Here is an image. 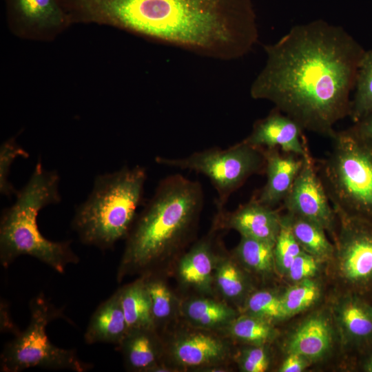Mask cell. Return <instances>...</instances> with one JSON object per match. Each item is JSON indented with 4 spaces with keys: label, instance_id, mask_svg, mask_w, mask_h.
I'll return each mask as SVG.
<instances>
[{
    "label": "cell",
    "instance_id": "22",
    "mask_svg": "<svg viewBox=\"0 0 372 372\" xmlns=\"http://www.w3.org/2000/svg\"><path fill=\"white\" fill-rule=\"evenodd\" d=\"M215 257L210 242L203 240L195 245L180 260L178 272L186 284L203 286L211 278Z\"/></svg>",
    "mask_w": 372,
    "mask_h": 372
},
{
    "label": "cell",
    "instance_id": "18",
    "mask_svg": "<svg viewBox=\"0 0 372 372\" xmlns=\"http://www.w3.org/2000/svg\"><path fill=\"white\" fill-rule=\"evenodd\" d=\"M173 353L180 364L198 366L223 360L227 353V347L220 338L199 332L179 339L174 347Z\"/></svg>",
    "mask_w": 372,
    "mask_h": 372
},
{
    "label": "cell",
    "instance_id": "24",
    "mask_svg": "<svg viewBox=\"0 0 372 372\" xmlns=\"http://www.w3.org/2000/svg\"><path fill=\"white\" fill-rule=\"evenodd\" d=\"M354 88L349 116L355 123L372 112V50L360 59Z\"/></svg>",
    "mask_w": 372,
    "mask_h": 372
},
{
    "label": "cell",
    "instance_id": "32",
    "mask_svg": "<svg viewBox=\"0 0 372 372\" xmlns=\"http://www.w3.org/2000/svg\"><path fill=\"white\" fill-rule=\"evenodd\" d=\"M149 295L154 327L158 322L167 319L172 311V296L163 281L152 278L150 274L143 275Z\"/></svg>",
    "mask_w": 372,
    "mask_h": 372
},
{
    "label": "cell",
    "instance_id": "15",
    "mask_svg": "<svg viewBox=\"0 0 372 372\" xmlns=\"http://www.w3.org/2000/svg\"><path fill=\"white\" fill-rule=\"evenodd\" d=\"M333 344V329L327 316L313 314L304 320L287 341V353H296L311 362L326 356Z\"/></svg>",
    "mask_w": 372,
    "mask_h": 372
},
{
    "label": "cell",
    "instance_id": "9",
    "mask_svg": "<svg viewBox=\"0 0 372 372\" xmlns=\"http://www.w3.org/2000/svg\"><path fill=\"white\" fill-rule=\"evenodd\" d=\"M338 218L333 255L338 273L353 293H372V225Z\"/></svg>",
    "mask_w": 372,
    "mask_h": 372
},
{
    "label": "cell",
    "instance_id": "20",
    "mask_svg": "<svg viewBox=\"0 0 372 372\" xmlns=\"http://www.w3.org/2000/svg\"><path fill=\"white\" fill-rule=\"evenodd\" d=\"M118 291L129 331L154 329L151 300L144 277L141 276Z\"/></svg>",
    "mask_w": 372,
    "mask_h": 372
},
{
    "label": "cell",
    "instance_id": "19",
    "mask_svg": "<svg viewBox=\"0 0 372 372\" xmlns=\"http://www.w3.org/2000/svg\"><path fill=\"white\" fill-rule=\"evenodd\" d=\"M119 346L128 369L147 371L158 366L160 348L154 329L129 331Z\"/></svg>",
    "mask_w": 372,
    "mask_h": 372
},
{
    "label": "cell",
    "instance_id": "7",
    "mask_svg": "<svg viewBox=\"0 0 372 372\" xmlns=\"http://www.w3.org/2000/svg\"><path fill=\"white\" fill-rule=\"evenodd\" d=\"M30 318L26 329L8 342L1 355V371L19 372L41 367L85 372L92 364L82 361L75 351L54 345L46 333L48 324L63 318L61 310L55 307L42 293L30 303Z\"/></svg>",
    "mask_w": 372,
    "mask_h": 372
},
{
    "label": "cell",
    "instance_id": "6",
    "mask_svg": "<svg viewBox=\"0 0 372 372\" xmlns=\"http://www.w3.org/2000/svg\"><path fill=\"white\" fill-rule=\"evenodd\" d=\"M317 170L338 217L372 225V141L353 126L335 131Z\"/></svg>",
    "mask_w": 372,
    "mask_h": 372
},
{
    "label": "cell",
    "instance_id": "27",
    "mask_svg": "<svg viewBox=\"0 0 372 372\" xmlns=\"http://www.w3.org/2000/svg\"><path fill=\"white\" fill-rule=\"evenodd\" d=\"M320 288L313 278L303 280L291 286L281 295L287 318L304 311L319 299Z\"/></svg>",
    "mask_w": 372,
    "mask_h": 372
},
{
    "label": "cell",
    "instance_id": "36",
    "mask_svg": "<svg viewBox=\"0 0 372 372\" xmlns=\"http://www.w3.org/2000/svg\"><path fill=\"white\" fill-rule=\"evenodd\" d=\"M353 127L360 135L372 141V112L355 123Z\"/></svg>",
    "mask_w": 372,
    "mask_h": 372
},
{
    "label": "cell",
    "instance_id": "13",
    "mask_svg": "<svg viewBox=\"0 0 372 372\" xmlns=\"http://www.w3.org/2000/svg\"><path fill=\"white\" fill-rule=\"evenodd\" d=\"M304 130L293 119L274 108L265 118L256 121L243 141L260 148L278 147L302 158L310 156L302 137Z\"/></svg>",
    "mask_w": 372,
    "mask_h": 372
},
{
    "label": "cell",
    "instance_id": "16",
    "mask_svg": "<svg viewBox=\"0 0 372 372\" xmlns=\"http://www.w3.org/2000/svg\"><path fill=\"white\" fill-rule=\"evenodd\" d=\"M342 338L357 344L372 342V305L355 293L343 297L334 308Z\"/></svg>",
    "mask_w": 372,
    "mask_h": 372
},
{
    "label": "cell",
    "instance_id": "26",
    "mask_svg": "<svg viewBox=\"0 0 372 372\" xmlns=\"http://www.w3.org/2000/svg\"><path fill=\"white\" fill-rule=\"evenodd\" d=\"M229 331L235 338L251 345H265L276 334L271 322L249 314L234 319Z\"/></svg>",
    "mask_w": 372,
    "mask_h": 372
},
{
    "label": "cell",
    "instance_id": "21",
    "mask_svg": "<svg viewBox=\"0 0 372 372\" xmlns=\"http://www.w3.org/2000/svg\"><path fill=\"white\" fill-rule=\"evenodd\" d=\"M291 231L302 251L325 261L333 258L335 246L328 240L326 230L308 219L286 213Z\"/></svg>",
    "mask_w": 372,
    "mask_h": 372
},
{
    "label": "cell",
    "instance_id": "12",
    "mask_svg": "<svg viewBox=\"0 0 372 372\" xmlns=\"http://www.w3.org/2000/svg\"><path fill=\"white\" fill-rule=\"evenodd\" d=\"M217 210L216 227L233 229L241 236L275 245L281 227L282 215L273 207L253 198L235 211H227L225 207Z\"/></svg>",
    "mask_w": 372,
    "mask_h": 372
},
{
    "label": "cell",
    "instance_id": "29",
    "mask_svg": "<svg viewBox=\"0 0 372 372\" xmlns=\"http://www.w3.org/2000/svg\"><path fill=\"white\" fill-rule=\"evenodd\" d=\"M301 251L287 216L285 214L282 216L280 229L273 248L276 267L281 273L286 274L293 260Z\"/></svg>",
    "mask_w": 372,
    "mask_h": 372
},
{
    "label": "cell",
    "instance_id": "5",
    "mask_svg": "<svg viewBox=\"0 0 372 372\" xmlns=\"http://www.w3.org/2000/svg\"><path fill=\"white\" fill-rule=\"evenodd\" d=\"M147 169L123 165L95 176L91 192L75 209L72 227L80 240L101 250L126 239L143 205Z\"/></svg>",
    "mask_w": 372,
    "mask_h": 372
},
{
    "label": "cell",
    "instance_id": "31",
    "mask_svg": "<svg viewBox=\"0 0 372 372\" xmlns=\"http://www.w3.org/2000/svg\"><path fill=\"white\" fill-rule=\"evenodd\" d=\"M13 136L4 141L0 146V193L10 198L16 195L18 190L9 180L10 167L18 157L27 158L29 153L20 146Z\"/></svg>",
    "mask_w": 372,
    "mask_h": 372
},
{
    "label": "cell",
    "instance_id": "35",
    "mask_svg": "<svg viewBox=\"0 0 372 372\" xmlns=\"http://www.w3.org/2000/svg\"><path fill=\"white\" fill-rule=\"evenodd\" d=\"M311 362L303 355L296 353H288V355L279 368L280 372H301Z\"/></svg>",
    "mask_w": 372,
    "mask_h": 372
},
{
    "label": "cell",
    "instance_id": "37",
    "mask_svg": "<svg viewBox=\"0 0 372 372\" xmlns=\"http://www.w3.org/2000/svg\"><path fill=\"white\" fill-rule=\"evenodd\" d=\"M364 369L366 371L372 372V353L367 358Z\"/></svg>",
    "mask_w": 372,
    "mask_h": 372
},
{
    "label": "cell",
    "instance_id": "14",
    "mask_svg": "<svg viewBox=\"0 0 372 372\" xmlns=\"http://www.w3.org/2000/svg\"><path fill=\"white\" fill-rule=\"evenodd\" d=\"M267 181L256 198L274 207L289 194L303 164L304 158L285 152L278 147L263 148Z\"/></svg>",
    "mask_w": 372,
    "mask_h": 372
},
{
    "label": "cell",
    "instance_id": "30",
    "mask_svg": "<svg viewBox=\"0 0 372 372\" xmlns=\"http://www.w3.org/2000/svg\"><path fill=\"white\" fill-rule=\"evenodd\" d=\"M234 263L229 259L223 260L216 273L218 287L229 299H238L242 297L247 289L245 277Z\"/></svg>",
    "mask_w": 372,
    "mask_h": 372
},
{
    "label": "cell",
    "instance_id": "11",
    "mask_svg": "<svg viewBox=\"0 0 372 372\" xmlns=\"http://www.w3.org/2000/svg\"><path fill=\"white\" fill-rule=\"evenodd\" d=\"M282 203L287 213L311 220L334 236L337 215L311 156L304 158Z\"/></svg>",
    "mask_w": 372,
    "mask_h": 372
},
{
    "label": "cell",
    "instance_id": "33",
    "mask_svg": "<svg viewBox=\"0 0 372 372\" xmlns=\"http://www.w3.org/2000/svg\"><path fill=\"white\" fill-rule=\"evenodd\" d=\"M321 262L313 256L302 250L293 260L286 276L293 282L313 278L320 270Z\"/></svg>",
    "mask_w": 372,
    "mask_h": 372
},
{
    "label": "cell",
    "instance_id": "2",
    "mask_svg": "<svg viewBox=\"0 0 372 372\" xmlns=\"http://www.w3.org/2000/svg\"><path fill=\"white\" fill-rule=\"evenodd\" d=\"M74 24L106 25L223 61L242 58L258 30L250 0H65Z\"/></svg>",
    "mask_w": 372,
    "mask_h": 372
},
{
    "label": "cell",
    "instance_id": "34",
    "mask_svg": "<svg viewBox=\"0 0 372 372\" xmlns=\"http://www.w3.org/2000/svg\"><path fill=\"white\" fill-rule=\"evenodd\" d=\"M269 361L268 351L264 345H252L242 351L240 365L245 372H264L268 369Z\"/></svg>",
    "mask_w": 372,
    "mask_h": 372
},
{
    "label": "cell",
    "instance_id": "17",
    "mask_svg": "<svg viewBox=\"0 0 372 372\" xmlns=\"http://www.w3.org/2000/svg\"><path fill=\"white\" fill-rule=\"evenodd\" d=\"M128 332L118 290L94 312L84 338L87 344L105 342L119 344Z\"/></svg>",
    "mask_w": 372,
    "mask_h": 372
},
{
    "label": "cell",
    "instance_id": "8",
    "mask_svg": "<svg viewBox=\"0 0 372 372\" xmlns=\"http://www.w3.org/2000/svg\"><path fill=\"white\" fill-rule=\"evenodd\" d=\"M157 163L201 174L217 194V209L225 207L230 196L252 175L265 173L263 148L243 140L227 149L211 147L180 158L158 156Z\"/></svg>",
    "mask_w": 372,
    "mask_h": 372
},
{
    "label": "cell",
    "instance_id": "3",
    "mask_svg": "<svg viewBox=\"0 0 372 372\" xmlns=\"http://www.w3.org/2000/svg\"><path fill=\"white\" fill-rule=\"evenodd\" d=\"M204 205L201 184L180 174L161 180L126 238L117 280L152 273L191 238Z\"/></svg>",
    "mask_w": 372,
    "mask_h": 372
},
{
    "label": "cell",
    "instance_id": "23",
    "mask_svg": "<svg viewBox=\"0 0 372 372\" xmlns=\"http://www.w3.org/2000/svg\"><path fill=\"white\" fill-rule=\"evenodd\" d=\"M274 245L245 236H241L235 254L242 265L258 274H269L276 267Z\"/></svg>",
    "mask_w": 372,
    "mask_h": 372
},
{
    "label": "cell",
    "instance_id": "10",
    "mask_svg": "<svg viewBox=\"0 0 372 372\" xmlns=\"http://www.w3.org/2000/svg\"><path fill=\"white\" fill-rule=\"evenodd\" d=\"M10 33L26 41L52 42L70 26L60 0H3Z\"/></svg>",
    "mask_w": 372,
    "mask_h": 372
},
{
    "label": "cell",
    "instance_id": "4",
    "mask_svg": "<svg viewBox=\"0 0 372 372\" xmlns=\"http://www.w3.org/2000/svg\"><path fill=\"white\" fill-rule=\"evenodd\" d=\"M60 176L46 169L38 159L25 185L19 189L14 203L3 209L0 220V261L4 267L25 255L38 259L60 273L70 264H77L79 256L71 241H52L43 236L37 216L44 207L61 200Z\"/></svg>",
    "mask_w": 372,
    "mask_h": 372
},
{
    "label": "cell",
    "instance_id": "28",
    "mask_svg": "<svg viewBox=\"0 0 372 372\" xmlns=\"http://www.w3.org/2000/svg\"><path fill=\"white\" fill-rule=\"evenodd\" d=\"M248 314L269 322L287 318L281 295L262 290L251 294L246 303Z\"/></svg>",
    "mask_w": 372,
    "mask_h": 372
},
{
    "label": "cell",
    "instance_id": "25",
    "mask_svg": "<svg viewBox=\"0 0 372 372\" xmlns=\"http://www.w3.org/2000/svg\"><path fill=\"white\" fill-rule=\"evenodd\" d=\"M186 313L194 323L210 328L234 320L235 312L226 304L210 299H196L189 302Z\"/></svg>",
    "mask_w": 372,
    "mask_h": 372
},
{
    "label": "cell",
    "instance_id": "1",
    "mask_svg": "<svg viewBox=\"0 0 372 372\" xmlns=\"http://www.w3.org/2000/svg\"><path fill=\"white\" fill-rule=\"evenodd\" d=\"M264 49L251 98L271 102L303 130L331 137L350 114L362 47L342 28L317 21L292 28Z\"/></svg>",
    "mask_w": 372,
    "mask_h": 372
}]
</instances>
